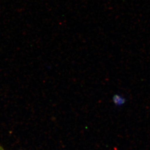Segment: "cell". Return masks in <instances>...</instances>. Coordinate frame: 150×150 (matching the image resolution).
<instances>
[{
	"mask_svg": "<svg viewBox=\"0 0 150 150\" xmlns=\"http://www.w3.org/2000/svg\"><path fill=\"white\" fill-rule=\"evenodd\" d=\"M112 102L114 105L117 107H121L125 105L126 103V99L123 96L119 94H115L112 97Z\"/></svg>",
	"mask_w": 150,
	"mask_h": 150,
	"instance_id": "obj_1",
	"label": "cell"
},
{
	"mask_svg": "<svg viewBox=\"0 0 150 150\" xmlns=\"http://www.w3.org/2000/svg\"><path fill=\"white\" fill-rule=\"evenodd\" d=\"M0 150H5L2 147V146H1V145H0Z\"/></svg>",
	"mask_w": 150,
	"mask_h": 150,
	"instance_id": "obj_2",
	"label": "cell"
}]
</instances>
